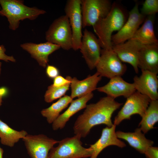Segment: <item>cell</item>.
Here are the masks:
<instances>
[{
	"label": "cell",
	"instance_id": "obj_14",
	"mask_svg": "<svg viewBox=\"0 0 158 158\" xmlns=\"http://www.w3.org/2000/svg\"><path fill=\"white\" fill-rule=\"evenodd\" d=\"M139 76H135L133 83L136 90L148 97L151 100L158 99V78L157 74L150 71L141 70Z\"/></svg>",
	"mask_w": 158,
	"mask_h": 158
},
{
	"label": "cell",
	"instance_id": "obj_22",
	"mask_svg": "<svg viewBox=\"0 0 158 158\" xmlns=\"http://www.w3.org/2000/svg\"><path fill=\"white\" fill-rule=\"evenodd\" d=\"M155 16H147L131 39L137 40L142 45H158L154 29Z\"/></svg>",
	"mask_w": 158,
	"mask_h": 158
},
{
	"label": "cell",
	"instance_id": "obj_1",
	"mask_svg": "<svg viewBox=\"0 0 158 158\" xmlns=\"http://www.w3.org/2000/svg\"><path fill=\"white\" fill-rule=\"evenodd\" d=\"M122 104L107 96L101 98L96 103L87 105L83 113L78 117L74 123V134L85 138L96 125L103 124L111 127L113 125L111 119L112 115Z\"/></svg>",
	"mask_w": 158,
	"mask_h": 158
},
{
	"label": "cell",
	"instance_id": "obj_18",
	"mask_svg": "<svg viewBox=\"0 0 158 158\" xmlns=\"http://www.w3.org/2000/svg\"><path fill=\"white\" fill-rule=\"evenodd\" d=\"M116 126L113 124L110 127H107L103 129L100 138L90 147L93 150L90 158H97L101 152L107 147L115 145L121 148L126 146L123 141L117 138L115 132Z\"/></svg>",
	"mask_w": 158,
	"mask_h": 158
},
{
	"label": "cell",
	"instance_id": "obj_4",
	"mask_svg": "<svg viewBox=\"0 0 158 158\" xmlns=\"http://www.w3.org/2000/svg\"><path fill=\"white\" fill-rule=\"evenodd\" d=\"M81 138L75 135L59 141L58 146L53 147L50 150L47 158H87L90 157L93 153L89 147L82 146Z\"/></svg>",
	"mask_w": 158,
	"mask_h": 158
},
{
	"label": "cell",
	"instance_id": "obj_15",
	"mask_svg": "<svg viewBox=\"0 0 158 158\" xmlns=\"http://www.w3.org/2000/svg\"><path fill=\"white\" fill-rule=\"evenodd\" d=\"M97 90L114 99L120 96L127 98L136 91L133 83H128L119 76L110 79L107 84Z\"/></svg>",
	"mask_w": 158,
	"mask_h": 158
},
{
	"label": "cell",
	"instance_id": "obj_21",
	"mask_svg": "<svg viewBox=\"0 0 158 158\" xmlns=\"http://www.w3.org/2000/svg\"><path fill=\"white\" fill-rule=\"evenodd\" d=\"M117 138L126 141L132 147L140 153L144 154L147 148L152 146L154 142L147 139L140 128L136 129L134 132H116Z\"/></svg>",
	"mask_w": 158,
	"mask_h": 158
},
{
	"label": "cell",
	"instance_id": "obj_23",
	"mask_svg": "<svg viewBox=\"0 0 158 158\" xmlns=\"http://www.w3.org/2000/svg\"><path fill=\"white\" fill-rule=\"evenodd\" d=\"M28 134L25 130L18 131L13 129L0 119V138L2 144L13 147Z\"/></svg>",
	"mask_w": 158,
	"mask_h": 158
},
{
	"label": "cell",
	"instance_id": "obj_17",
	"mask_svg": "<svg viewBox=\"0 0 158 158\" xmlns=\"http://www.w3.org/2000/svg\"><path fill=\"white\" fill-rule=\"evenodd\" d=\"M138 67L141 70L157 74L158 45H142L138 53Z\"/></svg>",
	"mask_w": 158,
	"mask_h": 158
},
{
	"label": "cell",
	"instance_id": "obj_9",
	"mask_svg": "<svg viewBox=\"0 0 158 158\" xmlns=\"http://www.w3.org/2000/svg\"><path fill=\"white\" fill-rule=\"evenodd\" d=\"M64 11L68 18L72 32V49L76 51L80 49L83 35L81 0H68Z\"/></svg>",
	"mask_w": 158,
	"mask_h": 158
},
{
	"label": "cell",
	"instance_id": "obj_27",
	"mask_svg": "<svg viewBox=\"0 0 158 158\" xmlns=\"http://www.w3.org/2000/svg\"><path fill=\"white\" fill-rule=\"evenodd\" d=\"M158 12V0H145L142 4L140 13L145 16L155 15Z\"/></svg>",
	"mask_w": 158,
	"mask_h": 158
},
{
	"label": "cell",
	"instance_id": "obj_30",
	"mask_svg": "<svg viewBox=\"0 0 158 158\" xmlns=\"http://www.w3.org/2000/svg\"><path fill=\"white\" fill-rule=\"evenodd\" d=\"M6 49L3 45H0V60L8 62L9 61L15 62L16 59L13 56H8L5 54Z\"/></svg>",
	"mask_w": 158,
	"mask_h": 158
},
{
	"label": "cell",
	"instance_id": "obj_33",
	"mask_svg": "<svg viewBox=\"0 0 158 158\" xmlns=\"http://www.w3.org/2000/svg\"><path fill=\"white\" fill-rule=\"evenodd\" d=\"M4 152L3 149L0 147V158H3V155Z\"/></svg>",
	"mask_w": 158,
	"mask_h": 158
},
{
	"label": "cell",
	"instance_id": "obj_20",
	"mask_svg": "<svg viewBox=\"0 0 158 158\" xmlns=\"http://www.w3.org/2000/svg\"><path fill=\"white\" fill-rule=\"evenodd\" d=\"M93 95L92 92H91L72 100L67 109L60 114L52 123L53 129L56 130L63 128L71 117L79 111L85 108L87 102L93 98Z\"/></svg>",
	"mask_w": 158,
	"mask_h": 158
},
{
	"label": "cell",
	"instance_id": "obj_11",
	"mask_svg": "<svg viewBox=\"0 0 158 158\" xmlns=\"http://www.w3.org/2000/svg\"><path fill=\"white\" fill-rule=\"evenodd\" d=\"M22 139L31 158H47L50 150L59 141L43 134H28Z\"/></svg>",
	"mask_w": 158,
	"mask_h": 158
},
{
	"label": "cell",
	"instance_id": "obj_34",
	"mask_svg": "<svg viewBox=\"0 0 158 158\" xmlns=\"http://www.w3.org/2000/svg\"><path fill=\"white\" fill-rule=\"evenodd\" d=\"M1 9L0 8V10Z\"/></svg>",
	"mask_w": 158,
	"mask_h": 158
},
{
	"label": "cell",
	"instance_id": "obj_12",
	"mask_svg": "<svg viewBox=\"0 0 158 158\" xmlns=\"http://www.w3.org/2000/svg\"><path fill=\"white\" fill-rule=\"evenodd\" d=\"M97 37L87 29L83 31L80 51L88 68H95L99 60L101 49Z\"/></svg>",
	"mask_w": 158,
	"mask_h": 158
},
{
	"label": "cell",
	"instance_id": "obj_16",
	"mask_svg": "<svg viewBox=\"0 0 158 158\" xmlns=\"http://www.w3.org/2000/svg\"><path fill=\"white\" fill-rule=\"evenodd\" d=\"M20 46L44 68L47 65L49 55L61 48L59 46L48 42L39 44L26 43L21 44Z\"/></svg>",
	"mask_w": 158,
	"mask_h": 158
},
{
	"label": "cell",
	"instance_id": "obj_6",
	"mask_svg": "<svg viewBox=\"0 0 158 158\" xmlns=\"http://www.w3.org/2000/svg\"><path fill=\"white\" fill-rule=\"evenodd\" d=\"M112 4L109 0H81L83 27L93 26L100 19L106 16Z\"/></svg>",
	"mask_w": 158,
	"mask_h": 158
},
{
	"label": "cell",
	"instance_id": "obj_19",
	"mask_svg": "<svg viewBox=\"0 0 158 158\" xmlns=\"http://www.w3.org/2000/svg\"><path fill=\"white\" fill-rule=\"evenodd\" d=\"M102 78L97 72L81 80L76 77L72 78L69 76L71 89L70 96L73 99L76 97L78 98L92 92L97 89V85Z\"/></svg>",
	"mask_w": 158,
	"mask_h": 158
},
{
	"label": "cell",
	"instance_id": "obj_25",
	"mask_svg": "<svg viewBox=\"0 0 158 158\" xmlns=\"http://www.w3.org/2000/svg\"><path fill=\"white\" fill-rule=\"evenodd\" d=\"M139 124L140 128L145 134L154 127L158 121V100H151Z\"/></svg>",
	"mask_w": 158,
	"mask_h": 158
},
{
	"label": "cell",
	"instance_id": "obj_5",
	"mask_svg": "<svg viewBox=\"0 0 158 158\" xmlns=\"http://www.w3.org/2000/svg\"><path fill=\"white\" fill-rule=\"evenodd\" d=\"M47 42L59 46L64 50L72 49V34L68 17L65 15L55 20L45 33Z\"/></svg>",
	"mask_w": 158,
	"mask_h": 158
},
{
	"label": "cell",
	"instance_id": "obj_31",
	"mask_svg": "<svg viewBox=\"0 0 158 158\" xmlns=\"http://www.w3.org/2000/svg\"><path fill=\"white\" fill-rule=\"evenodd\" d=\"M144 154L147 158H158V148L152 146L150 147Z\"/></svg>",
	"mask_w": 158,
	"mask_h": 158
},
{
	"label": "cell",
	"instance_id": "obj_32",
	"mask_svg": "<svg viewBox=\"0 0 158 158\" xmlns=\"http://www.w3.org/2000/svg\"><path fill=\"white\" fill-rule=\"evenodd\" d=\"M1 63L0 62V74L1 71ZM6 92V90L5 88L4 87H0V106L1 105L3 97L5 95Z\"/></svg>",
	"mask_w": 158,
	"mask_h": 158
},
{
	"label": "cell",
	"instance_id": "obj_10",
	"mask_svg": "<svg viewBox=\"0 0 158 158\" xmlns=\"http://www.w3.org/2000/svg\"><path fill=\"white\" fill-rule=\"evenodd\" d=\"M138 7V3H136L129 13L128 18L123 26L116 33L112 35L113 46L123 43L131 39L144 22L145 16L141 13Z\"/></svg>",
	"mask_w": 158,
	"mask_h": 158
},
{
	"label": "cell",
	"instance_id": "obj_13",
	"mask_svg": "<svg viewBox=\"0 0 158 158\" xmlns=\"http://www.w3.org/2000/svg\"><path fill=\"white\" fill-rule=\"evenodd\" d=\"M142 45L137 40L130 39L123 43L113 46L112 50L122 62L129 63L138 73V53Z\"/></svg>",
	"mask_w": 158,
	"mask_h": 158
},
{
	"label": "cell",
	"instance_id": "obj_2",
	"mask_svg": "<svg viewBox=\"0 0 158 158\" xmlns=\"http://www.w3.org/2000/svg\"><path fill=\"white\" fill-rule=\"evenodd\" d=\"M127 15L122 7L114 2L107 15L100 19L92 26L98 37L100 46L103 49L112 50V33L121 29L126 21Z\"/></svg>",
	"mask_w": 158,
	"mask_h": 158
},
{
	"label": "cell",
	"instance_id": "obj_8",
	"mask_svg": "<svg viewBox=\"0 0 158 158\" xmlns=\"http://www.w3.org/2000/svg\"><path fill=\"white\" fill-rule=\"evenodd\" d=\"M97 72L102 77L109 79L121 76L126 72V65L123 64L113 51L101 49V55L96 66Z\"/></svg>",
	"mask_w": 158,
	"mask_h": 158
},
{
	"label": "cell",
	"instance_id": "obj_29",
	"mask_svg": "<svg viewBox=\"0 0 158 158\" xmlns=\"http://www.w3.org/2000/svg\"><path fill=\"white\" fill-rule=\"evenodd\" d=\"M46 73L50 78L54 79L59 75V71L56 67L50 65H47L46 68Z\"/></svg>",
	"mask_w": 158,
	"mask_h": 158
},
{
	"label": "cell",
	"instance_id": "obj_24",
	"mask_svg": "<svg viewBox=\"0 0 158 158\" xmlns=\"http://www.w3.org/2000/svg\"><path fill=\"white\" fill-rule=\"evenodd\" d=\"M73 99L70 96L64 95L49 107L43 109L41 112V114L46 118L48 123H52L59 116L60 113L68 107Z\"/></svg>",
	"mask_w": 158,
	"mask_h": 158
},
{
	"label": "cell",
	"instance_id": "obj_3",
	"mask_svg": "<svg viewBox=\"0 0 158 158\" xmlns=\"http://www.w3.org/2000/svg\"><path fill=\"white\" fill-rule=\"evenodd\" d=\"M0 15L7 18L9 28L13 30L18 28L20 20L26 19L34 20L46 13L44 10L25 5L22 1L0 0Z\"/></svg>",
	"mask_w": 158,
	"mask_h": 158
},
{
	"label": "cell",
	"instance_id": "obj_26",
	"mask_svg": "<svg viewBox=\"0 0 158 158\" xmlns=\"http://www.w3.org/2000/svg\"><path fill=\"white\" fill-rule=\"evenodd\" d=\"M70 84L71 83H68L60 87L55 86L52 84L49 86L44 96L45 101L50 103L61 97L69 90Z\"/></svg>",
	"mask_w": 158,
	"mask_h": 158
},
{
	"label": "cell",
	"instance_id": "obj_7",
	"mask_svg": "<svg viewBox=\"0 0 158 158\" xmlns=\"http://www.w3.org/2000/svg\"><path fill=\"white\" fill-rule=\"evenodd\" d=\"M151 101L147 96L135 91L129 97L114 118V124L119 125L123 120L130 119L132 116L138 114L142 117Z\"/></svg>",
	"mask_w": 158,
	"mask_h": 158
},
{
	"label": "cell",
	"instance_id": "obj_28",
	"mask_svg": "<svg viewBox=\"0 0 158 158\" xmlns=\"http://www.w3.org/2000/svg\"><path fill=\"white\" fill-rule=\"evenodd\" d=\"M70 83L69 76H67L65 78L61 75H59L54 79L52 85L55 86L60 87Z\"/></svg>",
	"mask_w": 158,
	"mask_h": 158
}]
</instances>
